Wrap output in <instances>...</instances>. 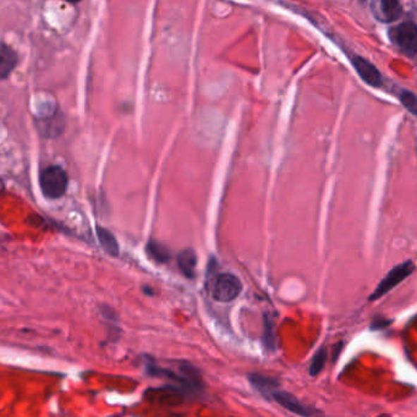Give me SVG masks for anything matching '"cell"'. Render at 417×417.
Listing matches in <instances>:
<instances>
[{"mask_svg": "<svg viewBox=\"0 0 417 417\" xmlns=\"http://www.w3.org/2000/svg\"><path fill=\"white\" fill-rule=\"evenodd\" d=\"M373 16L381 23H394L403 15V8L397 0H377L371 3Z\"/></svg>", "mask_w": 417, "mask_h": 417, "instance_id": "obj_5", "label": "cell"}, {"mask_svg": "<svg viewBox=\"0 0 417 417\" xmlns=\"http://www.w3.org/2000/svg\"><path fill=\"white\" fill-rule=\"evenodd\" d=\"M399 99L406 109L413 115H416L417 111V99L416 96L413 95V92L404 91L400 92Z\"/></svg>", "mask_w": 417, "mask_h": 417, "instance_id": "obj_13", "label": "cell"}, {"mask_svg": "<svg viewBox=\"0 0 417 417\" xmlns=\"http://www.w3.org/2000/svg\"><path fill=\"white\" fill-rule=\"evenodd\" d=\"M178 266L186 278L193 279L196 275L198 256L193 248H185L178 255Z\"/></svg>", "mask_w": 417, "mask_h": 417, "instance_id": "obj_8", "label": "cell"}, {"mask_svg": "<svg viewBox=\"0 0 417 417\" xmlns=\"http://www.w3.org/2000/svg\"><path fill=\"white\" fill-rule=\"evenodd\" d=\"M243 290L241 282L231 273L217 275L212 284V296L220 303H230L238 298Z\"/></svg>", "mask_w": 417, "mask_h": 417, "instance_id": "obj_2", "label": "cell"}, {"mask_svg": "<svg viewBox=\"0 0 417 417\" xmlns=\"http://www.w3.org/2000/svg\"><path fill=\"white\" fill-rule=\"evenodd\" d=\"M390 41L400 52L413 58L417 52V28L413 21L401 23L389 28Z\"/></svg>", "mask_w": 417, "mask_h": 417, "instance_id": "obj_1", "label": "cell"}, {"mask_svg": "<svg viewBox=\"0 0 417 417\" xmlns=\"http://www.w3.org/2000/svg\"><path fill=\"white\" fill-rule=\"evenodd\" d=\"M351 64L356 70V73L360 75V78H363L367 85H370V86L375 88L381 87L382 85H383L382 73L368 60L363 59V56L353 55V56H351Z\"/></svg>", "mask_w": 417, "mask_h": 417, "instance_id": "obj_6", "label": "cell"}, {"mask_svg": "<svg viewBox=\"0 0 417 417\" xmlns=\"http://www.w3.org/2000/svg\"><path fill=\"white\" fill-rule=\"evenodd\" d=\"M270 395H271L272 399L274 400L275 403H278L280 406L289 410L290 413H296L298 416L303 417L312 416L311 409L308 408L303 403H300L293 394H290L288 392L275 389Z\"/></svg>", "mask_w": 417, "mask_h": 417, "instance_id": "obj_7", "label": "cell"}, {"mask_svg": "<svg viewBox=\"0 0 417 417\" xmlns=\"http://www.w3.org/2000/svg\"><path fill=\"white\" fill-rule=\"evenodd\" d=\"M248 381L250 383L256 388L257 390H260L265 395L271 394L273 390L277 389L279 387V382L272 378V377L263 376L260 373H253L248 376Z\"/></svg>", "mask_w": 417, "mask_h": 417, "instance_id": "obj_10", "label": "cell"}, {"mask_svg": "<svg viewBox=\"0 0 417 417\" xmlns=\"http://www.w3.org/2000/svg\"><path fill=\"white\" fill-rule=\"evenodd\" d=\"M327 356L328 353L326 349H321L320 351H317L316 355L312 358L310 370H308L312 377L317 376L323 370V367L326 365Z\"/></svg>", "mask_w": 417, "mask_h": 417, "instance_id": "obj_12", "label": "cell"}, {"mask_svg": "<svg viewBox=\"0 0 417 417\" xmlns=\"http://www.w3.org/2000/svg\"><path fill=\"white\" fill-rule=\"evenodd\" d=\"M147 253H150V256L155 261L159 262V263H165V262L170 261V258H171L169 248L162 243H156V241H151L148 243Z\"/></svg>", "mask_w": 417, "mask_h": 417, "instance_id": "obj_11", "label": "cell"}, {"mask_svg": "<svg viewBox=\"0 0 417 417\" xmlns=\"http://www.w3.org/2000/svg\"><path fill=\"white\" fill-rule=\"evenodd\" d=\"M413 271H415V266L411 261L404 262L399 266L394 267L377 286L376 290L370 296V300L375 301V300L382 298L383 295L401 283L405 278H408L409 275L413 274Z\"/></svg>", "mask_w": 417, "mask_h": 417, "instance_id": "obj_4", "label": "cell"}, {"mask_svg": "<svg viewBox=\"0 0 417 417\" xmlns=\"http://www.w3.org/2000/svg\"><path fill=\"white\" fill-rule=\"evenodd\" d=\"M41 188L47 198H61L68 188V175L60 167H49L42 171Z\"/></svg>", "mask_w": 417, "mask_h": 417, "instance_id": "obj_3", "label": "cell"}, {"mask_svg": "<svg viewBox=\"0 0 417 417\" xmlns=\"http://www.w3.org/2000/svg\"><path fill=\"white\" fill-rule=\"evenodd\" d=\"M18 64V55L9 46L0 43V78L9 76Z\"/></svg>", "mask_w": 417, "mask_h": 417, "instance_id": "obj_9", "label": "cell"}, {"mask_svg": "<svg viewBox=\"0 0 417 417\" xmlns=\"http://www.w3.org/2000/svg\"><path fill=\"white\" fill-rule=\"evenodd\" d=\"M101 233H103V234L101 235V241L102 243H103V246H104V248H106L108 253L116 256V255H118V245L115 243L114 238H113L109 233H104V231H102V230Z\"/></svg>", "mask_w": 417, "mask_h": 417, "instance_id": "obj_14", "label": "cell"}]
</instances>
